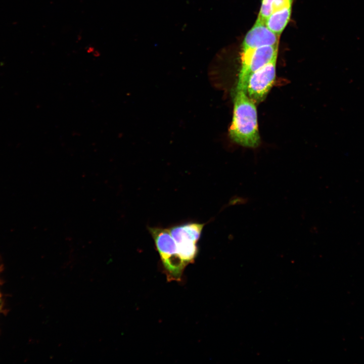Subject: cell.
I'll list each match as a JSON object with an SVG mask.
<instances>
[{"label":"cell","instance_id":"1","mask_svg":"<svg viewBox=\"0 0 364 364\" xmlns=\"http://www.w3.org/2000/svg\"><path fill=\"white\" fill-rule=\"evenodd\" d=\"M229 135L236 143L246 148H256L260 143L256 104L243 90L235 89L234 94Z\"/></svg>","mask_w":364,"mask_h":364},{"label":"cell","instance_id":"2","mask_svg":"<svg viewBox=\"0 0 364 364\" xmlns=\"http://www.w3.org/2000/svg\"><path fill=\"white\" fill-rule=\"evenodd\" d=\"M149 231L166 271L168 279L180 280L187 265L178 254L176 244L169 229L150 228Z\"/></svg>","mask_w":364,"mask_h":364},{"label":"cell","instance_id":"3","mask_svg":"<svg viewBox=\"0 0 364 364\" xmlns=\"http://www.w3.org/2000/svg\"><path fill=\"white\" fill-rule=\"evenodd\" d=\"M204 226V223L190 222L169 228L176 244L178 254L186 265L193 262L198 254L197 244Z\"/></svg>","mask_w":364,"mask_h":364},{"label":"cell","instance_id":"4","mask_svg":"<svg viewBox=\"0 0 364 364\" xmlns=\"http://www.w3.org/2000/svg\"><path fill=\"white\" fill-rule=\"evenodd\" d=\"M279 44L267 46L253 50L242 51L241 66L236 89L246 92L249 76L274 59L277 58Z\"/></svg>","mask_w":364,"mask_h":364},{"label":"cell","instance_id":"5","mask_svg":"<svg viewBox=\"0 0 364 364\" xmlns=\"http://www.w3.org/2000/svg\"><path fill=\"white\" fill-rule=\"evenodd\" d=\"M277 59L253 72L248 78L246 93L255 104L265 99L275 82Z\"/></svg>","mask_w":364,"mask_h":364},{"label":"cell","instance_id":"6","mask_svg":"<svg viewBox=\"0 0 364 364\" xmlns=\"http://www.w3.org/2000/svg\"><path fill=\"white\" fill-rule=\"evenodd\" d=\"M279 37L280 36L269 30L265 23L256 21L245 35L242 51L253 50L264 46L278 45Z\"/></svg>","mask_w":364,"mask_h":364},{"label":"cell","instance_id":"7","mask_svg":"<svg viewBox=\"0 0 364 364\" xmlns=\"http://www.w3.org/2000/svg\"><path fill=\"white\" fill-rule=\"evenodd\" d=\"M291 10L292 7H288L272 13L266 19L265 25L274 33L280 36L290 19Z\"/></svg>","mask_w":364,"mask_h":364},{"label":"cell","instance_id":"8","mask_svg":"<svg viewBox=\"0 0 364 364\" xmlns=\"http://www.w3.org/2000/svg\"><path fill=\"white\" fill-rule=\"evenodd\" d=\"M276 0H262L259 14L256 21L265 23L266 19L270 15V6Z\"/></svg>","mask_w":364,"mask_h":364},{"label":"cell","instance_id":"9","mask_svg":"<svg viewBox=\"0 0 364 364\" xmlns=\"http://www.w3.org/2000/svg\"><path fill=\"white\" fill-rule=\"evenodd\" d=\"M87 52L88 54H92L95 57H98V53H99L97 51H96L94 47H88L87 49Z\"/></svg>","mask_w":364,"mask_h":364}]
</instances>
